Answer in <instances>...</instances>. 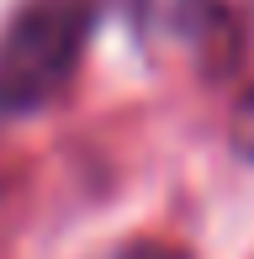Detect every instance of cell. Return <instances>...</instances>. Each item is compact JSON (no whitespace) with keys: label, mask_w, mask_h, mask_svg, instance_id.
Here are the masks:
<instances>
[{"label":"cell","mask_w":254,"mask_h":259,"mask_svg":"<svg viewBox=\"0 0 254 259\" xmlns=\"http://www.w3.org/2000/svg\"><path fill=\"white\" fill-rule=\"evenodd\" d=\"M101 0H21L0 37V111H37L74 79Z\"/></svg>","instance_id":"cell-1"},{"label":"cell","mask_w":254,"mask_h":259,"mask_svg":"<svg viewBox=\"0 0 254 259\" xmlns=\"http://www.w3.org/2000/svg\"><path fill=\"white\" fill-rule=\"evenodd\" d=\"M117 6L133 16V27L148 42H180V48L206 37L217 21V11L206 0H117Z\"/></svg>","instance_id":"cell-2"},{"label":"cell","mask_w":254,"mask_h":259,"mask_svg":"<svg viewBox=\"0 0 254 259\" xmlns=\"http://www.w3.org/2000/svg\"><path fill=\"white\" fill-rule=\"evenodd\" d=\"M111 259H186V254L170 249V243H127V249H117Z\"/></svg>","instance_id":"cell-3"},{"label":"cell","mask_w":254,"mask_h":259,"mask_svg":"<svg viewBox=\"0 0 254 259\" xmlns=\"http://www.w3.org/2000/svg\"><path fill=\"white\" fill-rule=\"evenodd\" d=\"M238 138H244V148L254 154V96L244 101V116H238Z\"/></svg>","instance_id":"cell-4"}]
</instances>
